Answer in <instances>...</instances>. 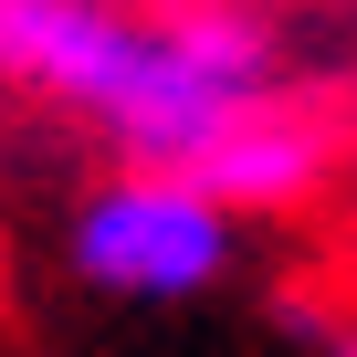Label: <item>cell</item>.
<instances>
[{
    "mask_svg": "<svg viewBox=\"0 0 357 357\" xmlns=\"http://www.w3.org/2000/svg\"><path fill=\"white\" fill-rule=\"evenodd\" d=\"M84 273L116 284V294H190L211 284L221 263V211L200 190H178V178H126V190H105L74 231Z\"/></svg>",
    "mask_w": 357,
    "mask_h": 357,
    "instance_id": "obj_2",
    "label": "cell"
},
{
    "mask_svg": "<svg viewBox=\"0 0 357 357\" xmlns=\"http://www.w3.org/2000/svg\"><path fill=\"white\" fill-rule=\"evenodd\" d=\"M126 43L137 22H116L105 0H0V63L63 84L74 105H105V84L126 74Z\"/></svg>",
    "mask_w": 357,
    "mask_h": 357,
    "instance_id": "obj_4",
    "label": "cell"
},
{
    "mask_svg": "<svg viewBox=\"0 0 357 357\" xmlns=\"http://www.w3.org/2000/svg\"><path fill=\"white\" fill-rule=\"evenodd\" d=\"M326 147H336V126L315 116V105H294V95H252L190 168H178V190H200L211 211L221 200H305L315 178H326Z\"/></svg>",
    "mask_w": 357,
    "mask_h": 357,
    "instance_id": "obj_3",
    "label": "cell"
},
{
    "mask_svg": "<svg viewBox=\"0 0 357 357\" xmlns=\"http://www.w3.org/2000/svg\"><path fill=\"white\" fill-rule=\"evenodd\" d=\"M252 95H263V32L242 11H178L168 32H137L126 43V74L105 84L95 116L137 158H178V168H190Z\"/></svg>",
    "mask_w": 357,
    "mask_h": 357,
    "instance_id": "obj_1",
    "label": "cell"
}]
</instances>
